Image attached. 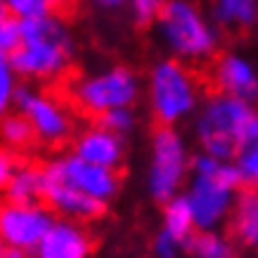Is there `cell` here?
<instances>
[{
    "label": "cell",
    "mask_w": 258,
    "mask_h": 258,
    "mask_svg": "<svg viewBox=\"0 0 258 258\" xmlns=\"http://www.w3.org/2000/svg\"><path fill=\"white\" fill-rule=\"evenodd\" d=\"M74 55V40L62 19L52 12L24 19V43L8 55L10 67L22 79H57Z\"/></svg>",
    "instance_id": "obj_1"
},
{
    "label": "cell",
    "mask_w": 258,
    "mask_h": 258,
    "mask_svg": "<svg viewBox=\"0 0 258 258\" xmlns=\"http://www.w3.org/2000/svg\"><path fill=\"white\" fill-rule=\"evenodd\" d=\"M251 102L232 95H211L202 104L197 116V142L202 152H209L220 161H232L242 154L244 133L256 114Z\"/></svg>",
    "instance_id": "obj_2"
},
{
    "label": "cell",
    "mask_w": 258,
    "mask_h": 258,
    "mask_svg": "<svg viewBox=\"0 0 258 258\" xmlns=\"http://www.w3.org/2000/svg\"><path fill=\"white\" fill-rule=\"evenodd\" d=\"M157 31L166 50L178 59H206L218 50V31L192 0H166L157 17Z\"/></svg>",
    "instance_id": "obj_3"
},
{
    "label": "cell",
    "mask_w": 258,
    "mask_h": 258,
    "mask_svg": "<svg viewBox=\"0 0 258 258\" xmlns=\"http://www.w3.org/2000/svg\"><path fill=\"white\" fill-rule=\"evenodd\" d=\"M147 102L161 125H175L199 104V83L178 57L159 59L147 76Z\"/></svg>",
    "instance_id": "obj_4"
},
{
    "label": "cell",
    "mask_w": 258,
    "mask_h": 258,
    "mask_svg": "<svg viewBox=\"0 0 258 258\" xmlns=\"http://www.w3.org/2000/svg\"><path fill=\"white\" fill-rule=\"evenodd\" d=\"M140 88L138 74L123 64H116L74 81L71 97L81 111L90 116H102L111 109L133 107L140 97Z\"/></svg>",
    "instance_id": "obj_5"
},
{
    "label": "cell",
    "mask_w": 258,
    "mask_h": 258,
    "mask_svg": "<svg viewBox=\"0 0 258 258\" xmlns=\"http://www.w3.org/2000/svg\"><path fill=\"white\" fill-rule=\"evenodd\" d=\"M189 164L192 157L187 152L185 138L173 125H161L152 138V157L147 168L149 197L159 204H166L168 199L180 195Z\"/></svg>",
    "instance_id": "obj_6"
},
{
    "label": "cell",
    "mask_w": 258,
    "mask_h": 258,
    "mask_svg": "<svg viewBox=\"0 0 258 258\" xmlns=\"http://www.w3.org/2000/svg\"><path fill=\"white\" fill-rule=\"evenodd\" d=\"M55 211L45 202L3 204L0 209V239L3 244L33 251L55 223Z\"/></svg>",
    "instance_id": "obj_7"
},
{
    "label": "cell",
    "mask_w": 258,
    "mask_h": 258,
    "mask_svg": "<svg viewBox=\"0 0 258 258\" xmlns=\"http://www.w3.org/2000/svg\"><path fill=\"white\" fill-rule=\"evenodd\" d=\"M185 195L195 213L197 230H216L232 213L237 189L223 182L218 175H192Z\"/></svg>",
    "instance_id": "obj_8"
},
{
    "label": "cell",
    "mask_w": 258,
    "mask_h": 258,
    "mask_svg": "<svg viewBox=\"0 0 258 258\" xmlns=\"http://www.w3.org/2000/svg\"><path fill=\"white\" fill-rule=\"evenodd\" d=\"M15 107L33 123L38 140L62 142L64 138H69L71 118L55 97L43 95L29 86H19L15 93Z\"/></svg>",
    "instance_id": "obj_9"
},
{
    "label": "cell",
    "mask_w": 258,
    "mask_h": 258,
    "mask_svg": "<svg viewBox=\"0 0 258 258\" xmlns=\"http://www.w3.org/2000/svg\"><path fill=\"white\" fill-rule=\"evenodd\" d=\"M43 202L62 218L71 220H95L107 211V202H100V199L69 185L57 173L52 161L43 166Z\"/></svg>",
    "instance_id": "obj_10"
},
{
    "label": "cell",
    "mask_w": 258,
    "mask_h": 258,
    "mask_svg": "<svg viewBox=\"0 0 258 258\" xmlns=\"http://www.w3.org/2000/svg\"><path fill=\"white\" fill-rule=\"evenodd\" d=\"M52 166L57 173L62 175L69 185L76 189L86 192V195L100 199V202H111L118 195L121 187V178L116 171L104 168V166H95L90 161H83L76 154H67V157L52 159Z\"/></svg>",
    "instance_id": "obj_11"
},
{
    "label": "cell",
    "mask_w": 258,
    "mask_h": 258,
    "mask_svg": "<svg viewBox=\"0 0 258 258\" xmlns=\"http://www.w3.org/2000/svg\"><path fill=\"white\" fill-rule=\"evenodd\" d=\"M93 239L79 220L57 218L40 244L31 251V258H90Z\"/></svg>",
    "instance_id": "obj_12"
},
{
    "label": "cell",
    "mask_w": 258,
    "mask_h": 258,
    "mask_svg": "<svg viewBox=\"0 0 258 258\" xmlns=\"http://www.w3.org/2000/svg\"><path fill=\"white\" fill-rule=\"evenodd\" d=\"M213 79H216V86L220 88V93L239 97V100L251 102V104L258 102V71L246 57L237 55V52L223 55L216 62Z\"/></svg>",
    "instance_id": "obj_13"
},
{
    "label": "cell",
    "mask_w": 258,
    "mask_h": 258,
    "mask_svg": "<svg viewBox=\"0 0 258 258\" xmlns=\"http://www.w3.org/2000/svg\"><path fill=\"white\" fill-rule=\"evenodd\" d=\"M123 138L111 133L100 123L86 128L83 133L74 142V154L81 157L83 161H90L95 166H104L116 171L123 164Z\"/></svg>",
    "instance_id": "obj_14"
},
{
    "label": "cell",
    "mask_w": 258,
    "mask_h": 258,
    "mask_svg": "<svg viewBox=\"0 0 258 258\" xmlns=\"http://www.w3.org/2000/svg\"><path fill=\"white\" fill-rule=\"evenodd\" d=\"M230 230L242 246L258 249V187H242L237 192Z\"/></svg>",
    "instance_id": "obj_15"
},
{
    "label": "cell",
    "mask_w": 258,
    "mask_h": 258,
    "mask_svg": "<svg viewBox=\"0 0 258 258\" xmlns=\"http://www.w3.org/2000/svg\"><path fill=\"white\" fill-rule=\"evenodd\" d=\"M161 230H166L171 237H175L182 246H187V242L197 232L195 213H192L187 195H175L173 199H168L164 204V209H161Z\"/></svg>",
    "instance_id": "obj_16"
},
{
    "label": "cell",
    "mask_w": 258,
    "mask_h": 258,
    "mask_svg": "<svg viewBox=\"0 0 258 258\" xmlns=\"http://www.w3.org/2000/svg\"><path fill=\"white\" fill-rule=\"evenodd\" d=\"M8 204H36L43 202V168L22 164L15 178L3 187Z\"/></svg>",
    "instance_id": "obj_17"
},
{
    "label": "cell",
    "mask_w": 258,
    "mask_h": 258,
    "mask_svg": "<svg viewBox=\"0 0 258 258\" xmlns=\"http://www.w3.org/2000/svg\"><path fill=\"white\" fill-rule=\"evenodd\" d=\"M213 17L225 26H251L258 19V0H216Z\"/></svg>",
    "instance_id": "obj_18"
},
{
    "label": "cell",
    "mask_w": 258,
    "mask_h": 258,
    "mask_svg": "<svg viewBox=\"0 0 258 258\" xmlns=\"http://www.w3.org/2000/svg\"><path fill=\"white\" fill-rule=\"evenodd\" d=\"M0 138L5 142V147L10 149H24L33 142L36 135V128L29 118L24 116L22 111H10V114H3V121H0Z\"/></svg>",
    "instance_id": "obj_19"
},
{
    "label": "cell",
    "mask_w": 258,
    "mask_h": 258,
    "mask_svg": "<svg viewBox=\"0 0 258 258\" xmlns=\"http://www.w3.org/2000/svg\"><path fill=\"white\" fill-rule=\"evenodd\" d=\"M187 251L195 258H232V244L218 230H197L187 242Z\"/></svg>",
    "instance_id": "obj_20"
},
{
    "label": "cell",
    "mask_w": 258,
    "mask_h": 258,
    "mask_svg": "<svg viewBox=\"0 0 258 258\" xmlns=\"http://www.w3.org/2000/svg\"><path fill=\"white\" fill-rule=\"evenodd\" d=\"M24 43V19L3 10L0 15V55L8 57Z\"/></svg>",
    "instance_id": "obj_21"
},
{
    "label": "cell",
    "mask_w": 258,
    "mask_h": 258,
    "mask_svg": "<svg viewBox=\"0 0 258 258\" xmlns=\"http://www.w3.org/2000/svg\"><path fill=\"white\" fill-rule=\"evenodd\" d=\"M100 121L97 123L102 125V128H107V131H111V133L116 135H128L131 131L135 128V111L133 107H121V109H111L107 111V114H102V116H97Z\"/></svg>",
    "instance_id": "obj_22"
},
{
    "label": "cell",
    "mask_w": 258,
    "mask_h": 258,
    "mask_svg": "<svg viewBox=\"0 0 258 258\" xmlns=\"http://www.w3.org/2000/svg\"><path fill=\"white\" fill-rule=\"evenodd\" d=\"M3 10H8L10 15L31 19V17L50 15L52 10L47 5V0H3Z\"/></svg>",
    "instance_id": "obj_23"
},
{
    "label": "cell",
    "mask_w": 258,
    "mask_h": 258,
    "mask_svg": "<svg viewBox=\"0 0 258 258\" xmlns=\"http://www.w3.org/2000/svg\"><path fill=\"white\" fill-rule=\"evenodd\" d=\"M17 74L10 67L8 57H0V109L8 114V107L15 104V93H17Z\"/></svg>",
    "instance_id": "obj_24"
},
{
    "label": "cell",
    "mask_w": 258,
    "mask_h": 258,
    "mask_svg": "<svg viewBox=\"0 0 258 258\" xmlns=\"http://www.w3.org/2000/svg\"><path fill=\"white\" fill-rule=\"evenodd\" d=\"M131 12H133V19L140 26H147V24L157 22L159 12L164 10L166 0H131Z\"/></svg>",
    "instance_id": "obj_25"
},
{
    "label": "cell",
    "mask_w": 258,
    "mask_h": 258,
    "mask_svg": "<svg viewBox=\"0 0 258 258\" xmlns=\"http://www.w3.org/2000/svg\"><path fill=\"white\" fill-rule=\"evenodd\" d=\"M237 164L242 168L246 185H249V187H258V145L246 149V152H242V154L237 157Z\"/></svg>",
    "instance_id": "obj_26"
},
{
    "label": "cell",
    "mask_w": 258,
    "mask_h": 258,
    "mask_svg": "<svg viewBox=\"0 0 258 258\" xmlns=\"http://www.w3.org/2000/svg\"><path fill=\"white\" fill-rule=\"evenodd\" d=\"M180 249H182V244L175 237L168 235L166 230H159L157 237H154V244H152V251L157 258H175Z\"/></svg>",
    "instance_id": "obj_27"
},
{
    "label": "cell",
    "mask_w": 258,
    "mask_h": 258,
    "mask_svg": "<svg viewBox=\"0 0 258 258\" xmlns=\"http://www.w3.org/2000/svg\"><path fill=\"white\" fill-rule=\"evenodd\" d=\"M220 166H223V161L218 157H213L209 152H199L192 157L189 168H192V175H218Z\"/></svg>",
    "instance_id": "obj_28"
},
{
    "label": "cell",
    "mask_w": 258,
    "mask_h": 258,
    "mask_svg": "<svg viewBox=\"0 0 258 258\" xmlns=\"http://www.w3.org/2000/svg\"><path fill=\"white\" fill-rule=\"evenodd\" d=\"M19 166L22 164L17 161V157L10 149H3V152H0V185H3V187L15 178V173L19 171Z\"/></svg>",
    "instance_id": "obj_29"
},
{
    "label": "cell",
    "mask_w": 258,
    "mask_h": 258,
    "mask_svg": "<svg viewBox=\"0 0 258 258\" xmlns=\"http://www.w3.org/2000/svg\"><path fill=\"white\" fill-rule=\"evenodd\" d=\"M0 258H31V251L22 249V246H12V244H3Z\"/></svg>",
    "instance_id": "obj_30"
},
{
    "label": "cell",
    "mask_w": 258,
    "mask_h": 258,
    "mask_svg": "<svg viewBox=\"0 0 258 258\" xmlns=\"http://www.w3.org/2000/svg\"><path fill=\"white\" fill-rule=\"evenodd\" d=\"M90 3L100 10H118V8H123L125 3H131V0H90Z\"/></svg>",
    "instance_id": "obj_31"
},
{
    "label": "cell",
    "mask_w": 258,
    "mask_h": 258,
    "mask_svg": "<svg viewBox=\"0 0 258 258\" xmlns=\"http://www.w3.org/2000/svg\"><path fill=\"white\" fill-rule=\"evenodd\" d=\"M67 3V0H47V5H50V10H59Z\"/></svg>",
    "instance_id": "obj_32"
},
{
    "label": "cell",
    "mask_w": 258,
    "mask_h": 258,
    "mask_svg": "<svg viewBox=\"0 0 258 258\" xmlns=\"http://www.w3.org/2000/svg\"><path fill=\"white\" fill-rule=\"evenodd\" d=\"M256 258H258V256H256Z\"/></svg>",
    "instance_id": "obj_33"
}]
</instances>
